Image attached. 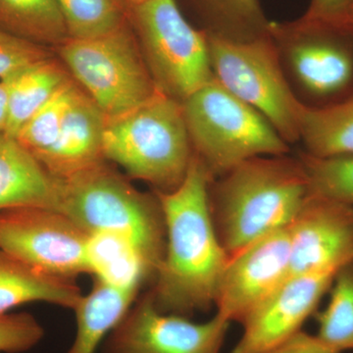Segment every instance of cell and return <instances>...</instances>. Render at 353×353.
Here are the masks:
<instances>
[{
	"instance_id": "1",
	"label": "cell",
	"mask_w": 353,
	"mask_h": 353,
	"mask_svg": "<svg viewBox=\"0 0 353 353\" xmlns=\"http://www.w3.org/2000/svg\"><path fill=\"white\" fill-rule=\"evenodd\" d=\"M213 181L194 154L182 183L170 192H157L166 246L150 292L161 312L188 317L215 305L229 255L211 211L209 188Z\"/></svg>"
},
{
	"instance_id": "2",
	"label": "cell",
	"mask_w": 353,
	"mask_h": 353,
	"mask_svg": "<svg viewBox=\"0 0 353 353\" xmlns=\"http://www.w3.org/2000/svg\"><path fill=\"white\" fill-rule=\"evenodd\" d=\"M301 159L259 157L246 160L209 188L211 211L229 256L267 234L289 228L307 199Z\"/></svg>"
},
{
	"instance_id": "3",
	"label": "cell",
	"mask_w": 353,
	"mask_h": 353,
	"mask_svg": "<svg viewBox=\"0 0 353 353\" xmlns=\"http://www.w3.org/2000/svg\"><path fill=\"white\" fill-rule=\"evenodd\" d=\"M59 181L58 211L88 233L113 232L126 236L157 276L166 246L163 211L157 194L134 189L104 162Z\"/></svg>"
},
{
	"instance_id": "4",
	"label": "cell",
	"mask_w": 353,
	"mask_h": 353,
	"mask_svg": "<svg viewBox=\"0 0 353 353\" xmlns=\"http://www.w3.org/2000/svg\"><path fill=\"white\" fill-rule=\"evenodd\" d=\"M103 157L157 192L176 189L194 157L182 103L157 92L129 112L106 118Z\"/></svg>"
},
{
	"instance_id": "5",
	"label": "cell",
	"mask_w": 353,
	"mask_h": 353,
	"mask_svg": "<svg viewBox=\"0 0 353 353\" xmlns=\"http://www.w3.org/2000/svg\"><path fill=\"white\" fill-rule=\"evenodd\" d=\"M182 106L194 154L214 180L252 158L290 152L271 123L215 78Z\"/></svg>"
},
{
	"instance_id": "6",
	"label": "cell",
	"mask_w": 353,
	"mask_h": 353,
	"mask_svg": "<svg viewBox=\"0 0 353 353\" xmlns=\"http://www.w3.org/2000/svg\"><path fill=\"white\" fill-rule=\"evenodd\" d=\"M281 67L297 101L322 108L353 97V34L338 26L301 17L271 22Z\"/></svg>"
},
{
	"instance_id": "7",
	"label": "cell",
	"mask_w": 353,
	"mask_h": 353,
	"mask_svg": "<svg viewBox=\"0 0 353 353\" xmlns=\"http://www.w3.org/2000/svg\"><path fill=\"white\" fill-rule=\"evenodd\" d=\"M206 37L216 80L261 113L285 143L301 141L303 105L288 83L270 32L245 41Z\"/></svg>"
},
{
	"instance_id": "8",
	"label": "cell",
	"mask_w": 353,
	"mask_h": 353,
	"mask_svg": "<svg viewBox=\"0 0 353 353\" xmlns=\"http://www.w3.org/2000/svg\"><path fill=\"white\" fill-rule=\"evenodd\" d=\"M58 53L106 118L129 112L159 92L126 24L97 38L68 39Z\"/></svg>"
},
{
	"instance_id": "9",
	"label": "cell",
	"mask_w": 353,
	"mask_h": 353,
	"mask_svg": "<svg viewBox=\"0 0 353 353\" xmlns=\"http://www.w3.org/2000/svg\"><path fill=\"white\" fill-rule=\"evenodd\" d=\"M130 11L146 66L160 92L182 103L214 78L208 37L188 22L176 0H148Z\"/></svg>"
},
{
	"instance_id": "10",
	"label": "cell",
	"mask_w": 353,
	"mask_h": 353,
	"mask_svg": "<svg viewBox=\"0 0 353 353\" xmlns=\"http://www.w3.org/2000/svg\"><path fill=\"white\" fill-rule=\"evenodd\" d=\"M90 234L54 209L20 206L0 211V250L57 277L74 280L90 274Z\"/></svg>"
},
{
	"instance_id": "11",
	"label": "cell",
	"mask_w": 353,
	"mask_h": 353,
	"mask_svg": "<svg viewBox=\"0 0 353 353\" xmlns=\"http://www.w3.org/2000/svg\"><path fill=\"white\" fill-rule=\"evenodd\" d=\"M230 322H208L158 310L150 292L132 304L103 341L101 353H219Z\"/></svg>"
},
{
	"instance_id": "12",
	"label": "cell",
	"mask_w": 353,
	"mask_h": 353,
	"mask_svg": "<svg viewBox=\"0 0 353 353\" xmlns=\"http://www.w3.org/2000/svg\"><path fill=\"white\" fill-rule=\"evenodd\" d=\"M289 230H279L229 256L215 305L230 323L246 316L290 277Z\"/></svg>"
},
{
	"instance_id": "13",
	"label": "cell",
	"mask_w": 353,
	"mask_h": 353,
	"mask_svg": "<svg viewBox=\"0 0 353 353\" xmlns=\"http://www.w3.org/2000/svg\"><path fill=\"white\" fill-rule=\"evenodd\" d=\"M290 276L338 272L353 261V208L309 192L288 228Z\"/></svg>"
},
{
	"instance_id": "14",
	"label": "cell",
	"mask_w": 353,
	"mask_h": 353,
	"mask_svg": "<svg viewBox=\"0 0 353 353\" xmlns=\"http://www.w3.org/2000/svg\"><path fill=\"white\" fill-rule=\"evenodd\" d=\"M336 273L290 276L241 322L243 336L231 353H264L299 334L331 288Z\"/></svg>"
},
{
	"instance_id": "15",
	"label": "cell",
	"mask_w": 353,
	"mask_h": 353,
	"mask_svg": "<svg viewBox=\"0 0 353 353\" xmlns=\"http://www.w3.org/2000/svg\"><path fill=\"white\" fill-rule=\"evenodd\" d=\"M105 122L101 108L76 83L57 143L41 166L63 180L104 162Z\"/></svg>"
},
{
	"instance_id": "16",
	"label": "cell",
	"mask_w": 353,
	"mask_h": 353,
	"mask_svg": "<svg viewBox=\"0 0 353 353\" xmlns=\"http://www.w3.org/2000/svg\"><path fill=\"white\" fill-rule=\"evenodd\" d=\"M59 179L51 176L17 139L0 132V211L41 206L58 211Z\"/></svg>"
},
{
	"instance_id": "17",
	"label": "cell",
	"mask_w": 353,
	"mask_h": 353,
	"mask_svg": "<svg viewBox=\"0 0 353 353\" xmlns=\"http://www.w3.org/2000/svg\"><path fill=\"white\" fill-rule=\"evenodd\" d=\"M82 296L74 280L44 273L0 250V315L38 301L73 309Z\"/></svg>"
},
{
	"instance_id": "18",
	"label": "cell",
	"mask_w": 353,
	"mask_h": 353,
	"mask_svg": "<svg viewBox=\"0 0 353 353\" xmlns=\"http://www.w3.org/2000/svg\"><path fill=\"white\" fill-rule=\"evenodd\" d=\"M139 290L121 289L94 279L90 292L73 308L76 336L67 353H95L127 314Z\"/></svg>"
},
{
	"instance_id": "19",
	"label": "cell",
	"mask_w": 353,
	"mask_h": 353,
	"mask_svg": "<svg viewBox=\"0 0 353 353\" xmlns=\"http://www.w3.org/2000/svg\"><path fill=\"white\" fill-rule=\"evenodd\" d=\"M87 259L90 275L113 287L139 290L155 279V272L138 248L113 232L90 234Z\"/></svg>"
},
{
	"instance_id": "20",
	"label": "cell",
	"mask_w": 353,
	"mask_h": 353,
	"mask_svg": "<svg viewBox=\"0 0 353 353\" xmlns=\"http://www.w3.org/2000/svg\"><path fill=\"white\" fill-rule=\"evenodd\" d=\"M69 79L61 65L50 58L32 65L6 82L8 94L6 134L15 139L26 123Z\"/></svg>"
},
{
	"instance_id": "21",
	"label": "cell",
	"mask_w": 353,
	"mask_h": 353,
	"mask_svg": "<svg viewBox=\"0 0 353 353\" xmlns=\"http://www.w3.org/2000/svg\"><path fill=\"white\" fill-rule=\"evenodd\" d=\"M301 141L313 157L353 154V97L327 108L303 106Z\"/></svg>"
},
{
	"instance_id": "22",
	"label": "cell",
	"mask_w": 353,
	"mask_h": 353,
	"mask_svg": "<svg viewBox=\"0 0 353 353\" xmlns=\"http://www.w3.org/2000/svg\"><path fill=\"white\" fill-rule=\"evenodd\" d=\"M202 19L201 31L210 36L245 41L270 32V21L260 0H194Z\"/></svg>"
},
{
	"instance_id": "23",
	"label": "cell",
	"mask_w": 353,
	"mask_h": 353,
	"mask_svg": "<svg viewBox=\"0 0 353 353\" xmlns=\"http://www.w3.org/2000/svg\"><path fill=\"white\" fill-rule=\"evenodd\" d=\"M0 29L44 46L68 39L57 0H0Z\"/></svg>"
},
{
	"instance_id": "24",
	"label": "cell",
	"mask_w": 353,
	"mask_h": 353,
	"mask_svg": "<svg viewBox=\"0 0 353 353\" xmlns=\"http://www.w3.org/2000/svg\"><path fill=\"white\" fill-rule=\"evenodd\" d=\"M327 307L317 314V338L336 353L353 350V261L336 272Z\"/></svg>"
},
{
	"instance_id": "25",
	"label": "cell",
	"mask_w": 353,
	"mask_h": 353,
	"mask_svg": "<svg viewBox=\"0 0 353 353\" xmlns=\"http://www.w3.org/2000/svg\"><path fill=\"white\" fill-rule=\"evenodd\" d=\"M75 87L69 79L16 136L18 143L41 165L57 143Z\"/></svg>"
},
{
	"instance_id": "26",
	"label": "cell",
	"mask_w": 353,
	"mask_h": 353,
	"mask_svg": "<svg viewBox=\"0 0 353 353\" xmlns=\"http://www.w3.org/2000/svg\"><path fill=\"white\" fill-rule=\"evenodd\" d=\"M68 39L97 38L125 24L119 0H57Z\"/></svg>"
},
{
	"instance_id": "27",
	"label": "cell",
	"mask_w": 353,
	"mask_h": 353,
	"mask_svg": "<svg viewBox=\"0 0 353 353\" xmlns=\"http://www.w3.org/2000/svg\"><path fill=\"white\" fill-rule=\"evenodd\" d=\"M307 178L309 192L353 208V154L299 157Z\"/></svg>"
},
{
	"instance_id": "28",
	"label": "cell",
	"mask_w": 353,
	"mask_h": 353,
	"mask_svg": "<svg viewBox=\"0 0 353 353\" xmlns=\"http://www.w3.org/2000/svg\"><path fill=\"white\" fill-rule=\"evenodd\" d=\"M52 58L48 46L0 29V82H8L32 65Z\"/></svg>"
},
{
	"instance_id": "29",
	"label": "cell",
	"mask_w": 353,
	"mask_h": 353,
	"mask_svg": "<svg viewBox=\"0 0 353 353\" xmlns=\"http://www.w3.org/2000/svg\"><path fill=\"white\" fill-rule=\"evenodd\" d=\"M44 330L30 313L0 315V352L22 353L43 340Z\"/></svg>"
},
{
	"instance_id": "30",
	"label": "cell",
	"mask_w": 353,
	"mask_h": 353,
	"mask_svg": "<svg viewBox=\"0 0 353 353\" xmlns=\"http://www.w3.org/2000/svg\"><path fill=\"white\" fill-rule=\"evenodd\" d=\"M352 4L353 0H311L303 17L334 24L347 12Z\"/></svg>"
},
{
	"instance_id": "31",
	"label": "cell",
	"mask_w": 353,
	"mask_h": 353,
	"mask_svg": "<svg viewBox=\"0 0 353 353\" xmlns=\"http://www.w3.org/2000/svg\"><path fill=\"white\" fill-rule=\"evenodd\" d=\"M264 353H336L322 343L317 336L301 331L282 345Z\"/></svg>"
},
{
	"instance_id": "32",
	"label": "cell",
	"mask_w": 353,
	"mask_h": 353,
	"mask_svg": "<svg viewBox=\"0 0 353 353\" xmlns=\"http://www.w3.org/2000/svg\"><path fill=\"white\" fill-rule=\"evenodd\" d=\"M7 85L4 82H0V132H6L7 125Z\"/></svg>"
},
{
	"instance_id": "33",
	"label": "cell",
	"mask_w": 353,
	"mask_h": 353,
	"mask_svg": "<svg viewBox=\"0 0 353 353\" xmlns=\"http://www.w3.org/2000/svg\"><path fill=\"white\" fill-rule=\"evenodd\" d=\"M334 25L338 26L341 29L345 30V31L350 32V34H353V4L348 9L347 12L338 22L334 23Z\"/></svg>"
},
{
	"instance_id": "34",
	"label": "cell",
	"mask_w": 353,
	"mask_h": 353,
	"mask_svg": "<svg viewBox=\"0 0 353 353\" xmlns=\"http://www.w3.org/2000/svg\"><path fill=\"white\" fill-rule=\"evenodd\" d=\"M145 1H148V0H119L121 6H126L129 7V8L139 6V4L143 3V2Z\"/></svg>"
}]
</instances>
